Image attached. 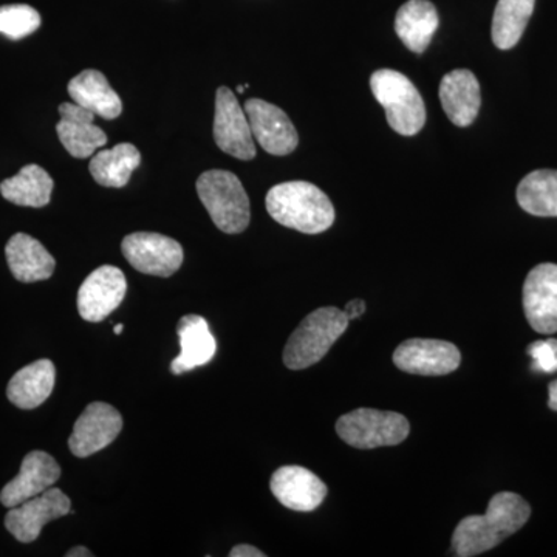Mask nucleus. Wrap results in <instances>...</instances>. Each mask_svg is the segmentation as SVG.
Instances as JSON below:
<instances>
[{"mask_svg": "<svg viewBox=\"0 0 557 557\" xmlns=\"http://www.w3.org/2000/svg\"><path fill=\"white\" fill-rule=\"evenodd\" d=\"M373 97L386 110L387 123L397 134L412 137L426 124V108L412 81L397 70L381 69L370 76Z\"/></svg>", "mask_w": 557, "mask_h": 557, "instance_id": "20e7f679", "label": "nucleus"}, {"mask_svg": "<svg viewBox=\"0 0 557 557\" xmlns=\"http://www.w3.org/2000/svg\"><path fill=\"white\" fill-rule=\"evenodd\" d=\"M530 516L531 508L525 498L508 491L498 493L491 498L486 515L468 516L458 523L453 536L454 553L472 557L490 552L518 533Z\"/></svg>", "mask_w": 557, "mask_h": 557, "instance_id": "f257e3e1", "label": "nucleus"}, {"mask_svg": "<svg viewBox=\"0 0 557 557\" xmlns=\"http://www.w3.org/2000/svg\"><path fill=\"white\" fill-rule=\"evenodd\" d=\"M69 95L81 108L104 120L119 119L123 112L120 95L110 87L100 70H84L69 83Z\"/></svg>", "mask_w": 557, "mask_h": 557, "instance_id": "412c9836", "label": "nucleus"}, {"mask_svg": "<svg viewBox=\"0 0 557 557\" xmlns=\"http://www.w3.org/2000/svg\"><path fill=\"white\" fill-rule=\"evenodd\" d=\"M40 27V14L30 5L0 7V33L7 38L20 40L33 35Z\"/></svg>", "mask_w": 557, "mask_h": 557, "instance_id": "cd10ccee", "label": "nucleus"}, {"mask_svg": "<svg viewBox=\"0 0 557 557\" xmlns=\"http://www.w3.org/2000/svg\"><path fill=\"white\" fill-rule=\"evenodd\" d=\"M7 262L13 276L24 284L47 281L53 276V256L39 240L24 233L14 234L5 248Z\"/></svg>", "mask_w": 557, "mask_h": 557, "instance_id": "aec40b11", "label": "nucleus"}, {"mask_svg": "<svg viewBox=\"0 0 557 557\" xmlns=\"http://www.w3.org/2000/svg\"><path fill=\"white\" fill-rule=\"evenodd\" d=\"M65 557H94V553L86 547H75L65 553Z\"/></svg>", "mask_w": 557, "mask_h": 557, "instance_id": "473e14b6", "label": "nucleus"}, {"mask_svg": "<svg viewBox=\"0 0 557 557\" xmlns=\"http://www.w3.org/2000/svg\"><path fill=\"white\" fill-rule=\"evenodd\" d=\"M231 557H265V553L260 552L259 548L251 547V545H237L231 549Z\"/></svg>", "mask_w": 557, "mask_h": 557, "instance_id": "7c9ffc66", "label": "nucleus"}, {"mask_svg": "<svg viewBox=\"0 0 557 557\" xmlns=\"http://www.w3.org/2000/svg\"><path fill=\"white\" fill-rule=\"evenodd\" d=\"M248 84H245V86L237 87V94H244L245 89H248Z\"/></svg>", "mask_w": 557, "mask_h": 557, "instance_id": "f704fd0d", "label": "nucleus"}, {"mask_svg": "<svg viewBox=\"0 0 557 557\" xmlns=\"http://www.w3.org/2000/svg\"><path fill=\"white\" fill-rule=\"evenodd\" d=\"M123 429V417L108 403H90L81 413L69 438L73 456L86 458L108 448Z\"/></svg>", "mask_w": 557, "mask_h": 557, "instance_id": "9b49d317", "label": "nucleus"}, {"mask_svg": "<svg viewBox=\"0 0 557 557\" xmlns=\"http://www.w3.org/2000/svg\"><path fill=\"white\" fill-rule=\"evenodd\" d=\"M60 478L58 461L44 450H33L22 460L20 474L3 486L0 504L7 508L17 507L49 490Z\"/></svg>", "mask_w": 557, "mask_h": 557, "instance_id": "2eb2a0df", "label": "nucleus"}, {"mask_svg": "<svg viewBox=\"0 0 557 557\" xmlns=\"http://www.w3.org/2000/svg\"><path fill=\"white\" fill-rule=\"evenodd\" d=\"M336 432L348 446L375 449L397 446L409 437L408 418L398 412L376 409H357L336 421Z\"/></svg>", "mask_w": 557, "mask_h": 557, "instance_id": "423d86ee", "label": "nucleus"}, {"mask_svg": "<svg viewBox=\"0 0 557 557\" xmlns=\"http://www.w3.org/2000/svg\"><path fill=\"white\" fill-rule=\"evenodd\" d=\"M72 511L70 498L58 487H49L39 496L10 508L5 518L7 530L22 544H30L51 520L64 518Z\"/></svg>", "mask_w": 557, "mask_h": 557, "instance_id": "1a4fd4ad", "label": "nucleus"}, {"mask_svg": "<svg viewBox=\"0 0 557 557\" xmlns=\"http://www.w3.org/2000/svg\"><path fill=\"white\" fill-rule=\"evenodd\" d=\"M528 355L533 359L531 369L537 373L557 372V339L534 341L527 348Z\"/></svg>", "mask_w": 557, "mask_h": 557, "instance_id": "c85d7f7f", "label": "nucleus"}, {"mask_svg": "<svg viewBox=\"0 0 557 557\" xmlns=\"http://www.w3.org/2000/svg\"><path fill=\"white\" fill-rule=\"evenodd\" d=\"M124 325L123 324H116L115 329H113V332H115V335H121L123 333Z\"/></svg>", "mask_w": 557, "mask_h": 557, "instance_id": "72a5a7b5", "label": "nucleus"}, {"mask_svg": "<svg viewBox=\"0 0 557 557\" xmlns=\"http://www.w3.org/2000/svg\"><path fill=\"white\" fill-rule=\"evenodd\" d=\"M364 311H366L364 300L354 299L347 304L346 310H344V313L347 314L348 321H351V319H358L359 317H362V314H364Z\"/></svg>", "mask_w": 557, "mask_h": 557, "instance_id": "c756f323", "label": "nucleus"}, {"mask_svg": "<svg viewBox=\"0 0 557 557\" xmlns=\"http://www.w3.org/2000/svg\"><path fill=\"white\" fill-rule=\"evenodd\" d=\"M139 163V150L131 143H121L115 148L98 152L90 161L89 171L98 185L104 188H124Z\"/></svg>", "mask_w": 557, "mask_h": 557, "instance_id": "393cba45", "label": "nucleus"}, {"mask_svg": "<svg viewBox=\"0 0 557 557\" xmlns=\"http://www.w3.org/2000/svg\"><path fill=\"white\" fill-rule=\"evenodd\" d=\"M394 362L399 370L412 375L442 376L456 372L461 355L448 341L413 338L399 344Z\"/></svg>", "mask_w": 557, "mask_h": 557, "instance_id": "9d476101", "label": "nucleus"}, {"mask_svg": "<svg viewBox=\"0 0 557 557\" xmlns=\"http://www.w3.org/2000/svg\"><path fill=\"white\" fill-rule=\"evenodd\" d=\"M534 3L536 0H498L493 17V42L497 49L518 46L533 16Z\"/></svg>", "mask_w": 557, "mask_h": 557, "instance_id": "bb28decb", "label": "nucleus"}, {"mask_svg": "<svg viewBox=\"0 0 557 557\" xmlns=\"http://www.w3.org/2000/svg\"><path fill=\"white\" fill-rule=\"evenodd\" d=\"M267 211L281 225L304 234L324 233L335 222L327 194L309 182L273 186L267 194Z\"/></svg>", "mask_w": 557, "mask_h": 557, "instance_id": "f03ea898", "label": "nucleus"}, {"mask_svg": "<svg viewBox=\"0 0 557 557\" xmlns=\"http://www.w3.org/2000/svg\"><path fill=\"white\" fill-rule=\"evenodd\" d=\"M271 493L285 508L298 512L314 511L327 496V485L302 467H282L270 482Z\"/></svg>", "mask_w": 557, "mask_h": 557, "instance_id": "dca6fc26", "label": "nucleus"}, {"mask_svg": "<svg viewBox=\"0 0 557 557\" xmlns=\"http://www.w3.org/2000/svg\"><path fill=\"white\" fill-rule=\"evenodd\" d=\"M438 13L429 0H408L395 17V32L413 53H424L438 28Z\"/></svg>", "mask_w": 557, "mask_h": 557, "instance_id": "5701e85b", "label": "nucleus"}, {"mask_svg": "<svg viewBox=\"0 0 557 557\" xmlns=\"http://www.w3.org/2000/svg\"><path fill=\"white\" fill-rule=\"evenodd\" d=\"M177 335L182 351L171 362L174 375L208 364L218 351V343L212 336L207 319L199 314H186L178 321Z\"/></svg>", "mask_w": 557, "mask_h": 557, "instance_id": "6ab92c4d", "label": "nucleus"}, {"mask_svg": "<svg viewBox=\"0 0 557 557\" xmlns=\"http://www.w3.org/2000/svg\"><path fill=\"white\" fill-rule=\"evenodd\" d=\"M214 139L219 149L234 159L248 161L256 157L247 113L228 87H220L215 95Z\"/></svg>", "mask_w": 557, "mask_h": 557, "instance_id": "6e6552de", "label": "nucleus"}, {"mask_svg": "<svg viewBox=\"0 0 557 557\" xmlns=\"http://www.w3.org/2000/svg\"><path fill=\"white\" fill-rule=\"evenodd\" d=\"M520 208L536 218H557V171L531 172L519 183Z\"/></svg>", "mask_w": 557, "mask_h": 557, "instance_id": "a878e982", "label": "nucleus"}, {"mask_svg": "<svg viewBox=\"0 0 557 557\" xmlns=\"http://www.w3.org/2000/svg\"><path fill=\"white\" fill-rule=\"evenodd\" d=\"M548 392H549V398H548L549 409L557 410V380L553 381V383H549Z\"/></svg>", "mask_w": 557, "mask_h": 557, "instance_id": "2f4dec72", "label": "nucleus"}, {"mask_svg": "<svg viewBox=\"0 0 557 557\" xmlns=\"http://www.w3.org/2000/svg\"><path fill=\"white\" fill-rule=\"evenodd\" d=\"M252 137L271 156L284 157L298 148L299 135L287 113L258 98L245 102Z\"/></svg>", "mask_w": 557, "mask_h": 557, "instance_id": "f8f14e48", "label": "nucleus"}, {"mask_svg": "<svg viewBox=\"0 0 557 557\" xmlns=\"http://www.w3.org/2000/svg\"><path fill=\"white\" fill-rule=\"evenodd\" d=\"M348 318L336 307H322L300 322L284 348V364L292 370L309 369L329 354L344 335Z\"/></svg>", "mask_w": 557, "mask_h": 557, "instance_id": "7ed1b4c3", "label": "nucleus"}, {"mask_svg": "<svg viewBox=\"0 0 557 557\" xmlns=\"http://www.w3.org/2000/svg\"><path fill=\"white\" fill-rule=\"evenodd\" d=\"M440 101L448 119L458 127H468L478 119L482 94L474 73L457 69L440 84Z\"/></svg>", "mask_w": 557, "mask_h": 557, "instance_id": "a211bd4d", "label": "nucleus"}, {"mask_svg": "<svg viewBox=\"0 0 557 557\" xmlns=\"http://www.w3.org/2000/svg\"><path fill=\"white\" fill-rule=\"evenodd\" d=\"M57 381V369L50 359H39L21 369L7 387V397L17 408H39L49 399Z\"/></svg>", "mask_w": 557, "mask_h": 557, "instance_id": "4be33fe9", "label": "nucleus"}, {"mask_svg": "<svg viewBox=\"0 0 557 557\" xmlns=\"http://www.w3.org/2000/svg\"><path fill=\"white\" fill-rule=\"evenodd\" d=\"M127 292L126 276L112 265H102L83 282L78 292V311L87 322H101L110 317Z\"/></svg>", "mask_w": 557, "mask_h": 557, "instance_id": "4468645a", "label": "nucleus"}, {"mask_svg": "<svg viewBox=\"0 0 557 557\" xmlns=\"http://www.w3.org/2000/svg\"><path fill=\"white\" fill-rule=\"evenodd\" d=\"M60 123L57 124L58 137L70 156L75 159H89L98 149L108 145V135L101 127L95 126V113L81 108L76 102L60 106Z\"/></svg>", "mask_w": 557, "mask_h": 557, "instance_id": "f3484780", "label": "nucleus"}, {"mask_svg": "<svg viewBox=\"0 0 557 557\" xmlns=\"http://www.w3.org/2000/svg\"><path fill=\"white\" fill-rule=\"evenodd\" d=\"M121 249L135 270L149 276H172L177 273L185 258L177 240L157 233L129 234L124 237Z\"/></svg>", "mask_w": 557, "mask_h": 557, "instance_id": "0eeeda50", "label": "nucleus"}, {"mask_svg": "<svg viewBox=\"0 0 557 557\" xmlns=\"http://www.w3.org/2000/svg\"><path fill=\"white\" fill-rule=\"evenodd\" d=\"M197 194L214 225L226 234H239L251 220L247 190L233 172H203L196 183Z\"/></svg>", "mask_w": 557, "mask_h": 557, "instance_id": "39448f33", "label": "nucleus"}, {"mask_svg": "<svg viewBox=\"0 0 557 557\" xmlns=\"http://www.w3.org/2000/svg\"><path fill=\"white\" fill-rule=\"evenodd\" d=\"M53 178L38 164H27L20 174L0 183L3 199L17 207L42 208L50 203Z\"/></svg>", "mask_w": 557, "mask_h": 557, "instance_id": "b1692460", "label": "nucleus"}, {"mask_svg": "<svg viewBox=\"0 0 557 557\" xmlns=\"http://www.w3.org/2000/svg\"><path fill=\"white\" fill-rule=\"evenodd\" d=\"M523 310L531 329L542 335L557 332V265L541 263L523 284Z\"/></svg>", "mask_w": 557, "mask_h": 557, "instance_id": "ddd939ff", "label": "nucleus"}]
</instances>
